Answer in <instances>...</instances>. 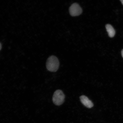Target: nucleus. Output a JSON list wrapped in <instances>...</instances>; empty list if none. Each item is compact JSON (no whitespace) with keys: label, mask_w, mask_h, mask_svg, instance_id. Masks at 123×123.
<instances>
[{"label":"nucleus","mask_w":123,"mask_h":123,"mask_svg":"<svg viewBox=\"0 0 123 123\" xmlns=\"http://www.w3.org/2000/svg\"><path fill=\"white\" fill-rule=\"evenodd\" d=\"M59 61L56 57L52 56L48 59L46 63V67L49 71L56 72L59 68Z\"/></svg>","instance_id":"f257e3e1"},{"label":"nucleus","mask_w":123,"mask_h":123,"mask_svg":"<svg viewBox=\"0 0 123 123\" xmlns=\"http://www.w3.org/2000/svg\"><path fill=\"white\" fill-rule=\"evenodd\" d=\"M65 98V95L62 91L57 90L54 92L53 95V102L56 105H60L64 102Z\"/></svg>","instance_id":"f03ea898"},{"label":"nucleus","mask_w":123,"mask_h":123,"mask_svg":"<svg viewBox=\"0 0 123 123\" xmlns=\"http://www.w3.org/2000/svg\"><path fill=\"white\" fill-rule=\"evenodd\" d=\"M82 9L79 4L75 3L72 5L69 8V12L71 15L73 16H78L82 12Z\"/></svg>","instance_id":"7ed1b4c3"},{"label":"nucleus","mask_w":123,"mask_h":123,"mask_svg":"<svg viewBox=\"0 0 123 123\" xmlns=\"http://www.w3.org/2000/svg\"><path fill=\"white\" fill-rule=\"evenodd\" d=\"M80 99L81 103L87 108H91L93 107V102L87 97L83 95L80 97Z\"/></svg>","instance_id":"20e7f679"},{"label":"nucleus","mask_w":123,"mask_h":123,"mask_svg":"<svg viewBox=\"0 0 123 123\" xmlns=\"http://www.w3.org/2000/svg\"><path fill=\"white\" fill-rule=\"evenodd\" d=\"M105 27L109 37H113L115 34V31L113 26L110 24H107L106 25Z\"/></svg>","instance_id":"39448f33"},{"label":"nucleus","mask_w":123,"mask_h":123,"mask_svg":"<svg viewBox=\"0 0 123 123\" xmlns=\"http://www.w3.org/2000/svg\"><path fill=\"white\" fill-rule=\"evenodd\" d=\"M121 55H122V56L123 58V49L122 50V51H121Z\"/></svg>","instance_id":"423d86ee"},{"label":"nucleus","mask_w":123,"mask_h":123,"mask_svg":"<svg viewBox=\"0 0 123 123\" xmlns=\"http://www.w3.org/2000/svg\"><path fill=\"white\" fill-rule=\"evenodd\" d=\"M1 45L0 43V50H1Z\"/></svg>","instance_id":"0eeeda50"},{"label":"nucleus","mask_w":123,"mask_h":123,"mask_svg":"<svg viewBox=\"0 0 123 123\" xmlns=\"http://www.w3.org/2000/svg\"><path fill=\"white\" fill-rule=\"evenodd\" d=\"M120 1H121V3H122V4L123 5V0H121Z\"/></svg>","instance_id":"6e6552de"}]
</instances>
